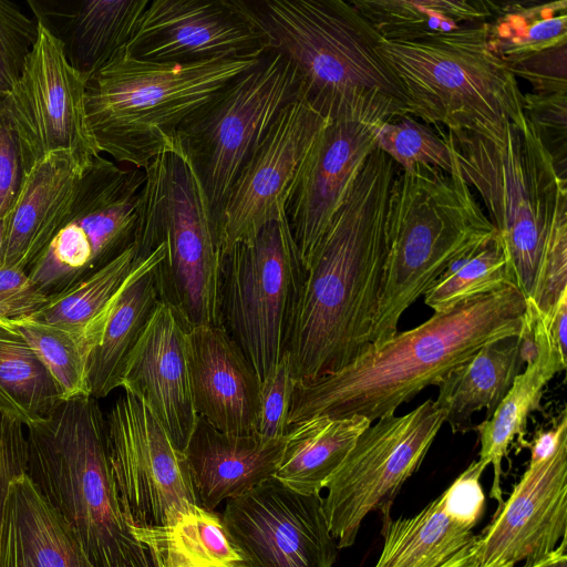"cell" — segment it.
Instances as JSON below:
<instances>
[{
    "label": "cell",
    "mask_w": 567,
    "mask_h": 567,
    "mask_svg": "<svg viewBox=\"0 0 567 567\" xmlns=\"http://www.w3.org/2000/svg\"><path fill=\"white\" fill-rule=\"evenodd\" d=\"M398 169L373 150L306 266L287 350L296 382L337 372L371 347L390 250L388 198Z\"/></svg>",
    "instance_id": "cell-1"
},
{
    "label": "cell",
    "mask_w": 567,
    "mask_h": 567,
    "mask_svg": "<svg viewBox=\"0 0 567 567\" xmlns=\"http://www.w3.org/2000/svg\"><path fill=\"white\" fill-rule=\"evenodd\" d=\"M455 173L475 189L509 257L516 288L548 315L567 289V181L524 118L447 130Z\"/></svg>",
    "instance_id": "cell-2"
},
{
    "label": "cell",
    "mask_w": 567,
    "mask_h": 567,
    "mask_svg": "<svg viewBox=\"0 0 567 567\" xmlns=\"http://www.w3.org/2000/svg\"><path fill=\"white\" fill-rule=\"evenodd\" d=\"M526 299L513 286L464 301L395 333L341 370L296 382L288 424L312 416L360 415L373 422L439 382L483 346L519 336Z\"/></svg>",
    "instance_id": "cell-3"
},
{
    "label": "cell",
    "mask_w": 567,
    "mask_h": 567,
    "mask_svg": "<svg viewBox=\"0 0 567 567\" xmlns=\"http://www.w3.org/2000/svg\"><path fill=\"white\" fill-rule=\"evenodd\" d=\"M268 50L297 72L301 97L329 121L383 124L414 114L401 79L379 52L382 38L343 0L245 1Z\"/></svg>",
    "instance_id": "cell-4"
},
{
    "label": "cell",
    "mask_w": 567,
    "mask_h": 567,
    "mask_svg": "<svg viewBox=\"0 0 567 567\" xmlns=\"http://www.w3.org/2000/svg\"><path fill=\"white\" fill-rule=\"evenodd\" d=\"M25 430L27 474L71 528L93 567H158L120 501L97 400H64Z\"/></svg>",
    "instance_id": "cell-5"
},
{
    "label": "cell",
    "mask_w": 567,
    "mask_h": 567,
    "mask_svg": "<svg viewBox=\"0 0 567 567\" xmlns=\"http://www.w3.org/2000/svg\"><path fill=\"white\" fill-rule=\"evenodd\" d=\"M385 228L390 250L371 347L395 333L403 312L456 260L496 233L458 174L416 164L399 168L389 194Z\"/></svg>",
    "instance_id": "cell-6"
},
{
    "label": "cell",
    "mask_w": 567,
    "mask_h": 567,
    "mask_svg": "<svg viewBox=\"0 0 567 567\" xmlns=\"http://www.w3.org/2000/svg\"><path fill=\"white\" fill-rule=\"evenodd\" d=\"M257 60L159 63L121 48L85 85L86 123L99 152L144 169L177 151L181 123Z\"/></svg>",
    "instance_id": "cell-7"
},
{
    "label": "cell",
    "mask_w": 567,
    "mask_h": 567,
    "mask_svg": "<svg viewBox=\"0 0 567 567\" xmlns=\"http://www.w3.org/2000/svg\"><path fill=\"white\" fill-rule=\"evenodd\" d=\"M144 171L136 256L146 257L163 244L164 256L153 269L159 301L186 331L219 326L221 247L196 178L178 151L159 154Z\"/></svg>",
    "instance_id": "cell-8"
},
{
    "label": "cell",
    "mask_w": 567,
    "mask_h": 567,
    "mask_svg": "<svg viewBox=\"0 0 567 567\" xmlns=\"http://www.w3.org/2000/svg\"><path fill=\"white\" fill-rule=\"evenodd\" d=\"M485 23L412 39H382L378 50L405 86L414 117L451 131L524 121V94L491 50Z\"/></svg>",
    "instance_id": "cell-9"
},
{
    "label": "cell",
    "mask_w": 567,
    "mask_h": 567,
    "mask_svg": "<svg viewBox=\"0 0 567 567\" xmlns=\"http://www.w3.org/2000/svg\"><path fill=\"white\" fill-rule=\"evenodd\" d=\"M299 96L297 72L267 50L178 126L176 148L196 178L219 243L227 197L240 169L279 111Z\"/></svg>",
    "instance_id": "cell-10"
},
{
    "label": "cell",
    "mask_w": 567,
    "mask_h": 567,
    "mask_svg": "<svg viewBox=\"0 0 567 567\" xmlns=\"http://www.w3.org/2000/svg\"><path fill=\"white\" fill-rule=\"evenodd\" d=\"M305 274L286 215L221 251L219 327L260 381L287 354Z\"/></svg>",
    "instance_id": "cell-11"
},
{
    "label": "cell",
    "mask_w": 567,
    "mask_h": 567,
    "mask_svg": "<svg viewBox=\"0 0 567 567\" xmlns=\"http://www.w3.org/2000/svg\"><path fill=\"white\" fill-rule=\"evenodd\" d=\"M445 413L426 400L404 415L370 424L328 481L323 511L338 549L350 547L372 511L388 515L404 482L420 467Z\"/></svg>",
    "instance_id": "cell-12"
},
{
    "label": "cell",
    "mask_w": 567,
    "mask_h": 567,
    "mask_svg": "<svg viewBox=\"0 0 567 567\" xmlns=\"http://www.w3.org/2000/svg\"><path fill=\"white\" fill-rule=\"evenodd\" d=\"M105 429L113 480L135 527L171 526L198 505L183 452L141 399L124 391L109 410Z\"/></svg>",
    "instance_id": "cell-13"
},
{
    "label": "cell",
    "mask_w": 567,
    "mask_h": 567,
    "mask_svg": "<svg viewBox=\"0 0 567 567\" xmlns=\"http://www.w3.org/2000/svg\"><path fill=\"white\" fill-rule=\"evenodd\" d=\"M38 25V39L20 78L2 95L25 173L55 151L101 155L86 123L87 79L70 65L61 42Z\"/></svg>",
    "instance_id": "cell-14"
},
{
    "label": "cell",
    "mask_w": 567,
    "mask_h": 567,
    "mask_svg": "<svg viewBox=\"0 0 567 567\" xmlns=\"http://www.w3.org/2000/svg\"><path fill=\"white\" fill-rule=\"evenodd\" d=\"M221 519L248 567H332L336 561L323 497L298 493L276 477L228 499Z\"/></svg>",
    "instance_id": "cell-15"
},
{
    "label": "cell",
    "mask_w": 567,
    "mask_h": 567,
    "mask_svg": "<svg viewBox=\"0 0 567 567\" xmlns=\"http://www.w3.org/2000/svg\"><path fill=\"white\" fill-rule=\"evenodd\" d=\"M125 49L142 61L187 64L255 60L268 41L243 0H147Z\"/></svg>",
    "instance_id": "cell-16"
},
{
    "label": "cell",
    "mask_w": 567,
    "mask_h": 567,
    "mask_svg": "<svg viewBox=\"0 0 567 567\" xmlns=\"http://www.w3.org/2000/svg\"><path fill=\"white\" fill-rule=\"evenodd\" d=\"M329 122L301 96L279 111L228 194L220 229L221 251L286 215L297 177Z\"/></svg>",
    "instance_id": "cell-17"
},
{
    "label": "cell",
    "mask_w": 567,
    "mask_h": 567,
    "mask_svg": "<svg viewBox=\"0 0 567 567\" xmlns=\"http://www.w3.org/2000/svg\"><path fill=\"white\" fill-rule=\"evenodd\" d=\"M567 530V440L553 455L529 462L492 524L477 536L478 567L536 563L557 548Z\"/></svg>",
    "instance_id": "cell-18"
},
{
    "label": "cell",
    "mask_w": 567,
    "mask_h": 567,
    "mask_svg": "<svg viewBox=\"0 0 567 567\" xmlns=\"http://www.w3.org/2000/svg\"><path fill=\"white\" fill-rule=\"evenodd\" d=\"M381 125L354 120L330 121L313 144L285 206L305 268L353 179L377 147Z\"/></svg>",
    "instance_id": "cell-19"
},
{
    "label": "cell",
    "mask_w": 567,
    "mask_h": 567,
    "mask_svg": "<svg viewBox=\"0 0 567 567\" xmlns=\"http://www.w3.org/2000/svg\"><path fill=\"white\" fill-rule=\"evenodd\" d=\"M186 329L158 302L127 358L121 388L141 399L183 452L197 421L187 361Z\"/></svg>",
    "instance_id": "cell-20"
},
{
    "label": "cell",
    "mask_w": 567,
    "mask_h": 567,
    "mask_svg": "<svg viewBox=\"0 0 567 567\" xmlns=\"http://www.w3.org/2000/svg\"><path fill=\"white\" fill-rule=\"evenodd\" d=\"M186 346L197 416L225 433H255L261 381L239 347L219 326L188 330Z\"/></svg>",
    "instance_id": "cell-21"
},
{
    "label": "cell",
    "mask_w": 567,
    "mask_h": 567,
    "mask_svg": "<svg viewBox=\"0 0 567 567\" xmlns=\"http://www.w3.org/2000/svg\"><path fill=\"white\" fill-rule=\"evenodd\" d=\"M92 158L55 151L24 174L9 210L1 266L28 270L66 219Z\"/></svg>",
    "instance_id": "cell-22"
},
{
    "label": "cell",
    "mask_w": 567,
    "mask_h": 567,
    "mask_svg": "<svg viewBox=\"0 0 567 567\" xmlns=\"http://www.w3.org/2000/svg\"><path fill=\"white\" fill-rule=\"evenodd\" d=\"M284 445L285 439L225 433L197 416L183 454L198 505L214 511L223 501L274 477Z\"/></svg>",
    "instance_id": "cell-23"
},
{
    "label": "cell",
    "mask_w": 567,
    "mask_h": 567,
    "mask_svg": "<svg viewBox=\"0 0 567 567\" xmlns=\"http://www.w3.org/2000/svg\"><path fill=\"white\" fill-rule=\"evenodd\" d=\"M38 24L62 44L70 65L89 79L128 41L147 0H28Z\"/></svg>",
    "instance_id": "cell-24"
},
{
    "label": "cell",
    "mask_w": 567,
    "mask_h": 567,
    "mask_svg": "<svg viewBox=\"0 0 567 567\" xmlns=\"http://www.w3.org/2000/svg\"><path fill=\"white\" fill-rule=\"evenodd\" d=\"M0 567H93L27 473L10 484L0 527Z\"/></svg>",
    "instance_id": "cell-25"
},
{
    "label": "cell",
    "mask_w": 567,
    "mask_h": 567,
    "mask_svg": "<svg viewBox=\"0 0 567 567\" xmlns=\"http://www.w3.org/2000/svg\"><path fill=\"white\" fill-rule=\"evenodd\" d=\"M158 245L137 262L124 282L89 363L91 396L102 399L121 388L128 355L146 328L158 302L153 269L164 256Z\"/></svg>",
    "instance_id": "cell-26"
},
{
    "label": "cell",
    "mask_w": 567,
    "mask_h": 567,
    "mask_svg": "<svg viewBox=\"0 0 567 567\" xmlns=\"http://www.w3.org/2000/svg\"><path fill=\"white\" fill-rule=\"evenodd\" d=\"M523 363L519 336H512L483 346L452 369L439 382V395L433 402L445 413L453 432L467 429L472 415L482 409H487L488 419Z\"/></svg>",
    "instance_id": "cell-27"
},
{
    "label": "cell",
    "mask_w": 567,
    "mask_h": 567,
    "mask_svg": "<svg viewBox=\"0 0 567 567\" xmlns=\"http://www.w3.org/2000/svg\"><path fill=\"white\" fill-rule=\"evenodd\" d=\"M371 423L360 415H318L292 424L274 477L298 493L320 494Z\"/></svg>",
    "instance_id": "cell-28"
},
{
    "label": "cell",
    "mask_w": 567,
    "mask_h": 567,
    "mask_svg": "<svg viewBox=\"0 0 567 567\" xmlns=\"http://www.w3.org/2000/svg\"><path fill=\"white\" fill-rule=\"evenodd\" d=\"M473 528L450 513L441 494L416 515L386 525L374 567H441L476 538Z\"/></svg>",
    "instance_id": "cell-29"
},
{
    "label": "cell",
    "mask_w": 567,
    "mask_h": 567,
    "mask_svg": "<svg viewBox=\"0 0 567 567\" xmlns=\"http://www.w3.org/2000/svg\"><path fill=\"white\" fill-rule=\"evenodd\" d=\"M383 40L452 32L489 21L497 2L484 0H352Z\"/></svg>",
    "instance_id": "cell-30"
},
{
    "label": "cell",
    "mask_w": 567,
    "mask_h": 567,
    "mask_svg": "<svg viewBox=\"0 0 567 567\" xmlns=\"http://www.w3.org/2000/svg\"><path fill=\"white\" fill-rule=\"evenodd\" d=\"M134 532L152 549L158 567H219L243 560L221 517L199 505H194L171 526H134Z\"/></svg>",
    "instance_id": "cell-31"
},
{
    "label": "cell",
    "mask_w": 567,
    "mask_h": 567,
    "mask_svg": "<svg viewBox=\"0 0 567 567\" xmlns=\"http://www.w3.org/2000/svg\"><path fill=\"white\" fill-rule=\"evenodd\" d=\"M563 369L554 361L535 355L526 362L511 389L495 408L491 416L476 426L481 450L478 461L493 466V484L489 496L503 504L501 488L502 461L516 435L526 430L528 414L538 405L543 390Z\"/></svg>",
    "instance_id": "cell-32"
},
{
    "label": "cell",
    "mask_w": 567,
    "mask_h": 567,
    "mask_svg": "<svg viewBox=\"0 0 567 567\" xmlns=\"http://www.w3.org/2000/svg\"><path fill=\"white\" fill-rule=\"evenodd\" d=\"M136 262L133 245L66 290L50 297L49 302L30 318L78 334L103 331Z\"/></svg>",
    "instance_id": "cell-33"
},
{
    "label": "cell",
    "mask_w": 567,
    "mask_h": 567,
    "mask_svg": "<svg viewBox=\"0 0 567 567\" xmlns=\"http://www.w3.org/2000/svg\"><path fill=\"white\" fill-rule=\"evenodd\" d=\"M61 402L54 380L27 341L0 327V410L27 427Z\"/></svg>",
    "instance_id": "cell-34"
},
{
    "label": "cell",
    "mask_w": 567,
    "mask_h": 567,
    "mask_svg": "<svg viewBox=\"0 0 567 567\" xmlns=\"http://www.w3.org/2000/svg\"><path fill=\"white\" fill-rule=\"evenodd\" d=\"M485 24L488 45L504 62L567 45V1L497 2Z\"/></svg>",
    "instance_id": "cell-35"
},
{
    "label": "cell",
    "mask_w": 567,
    "mask_h": 567,
    "mask_svg": "<svg viewBox=\"0 0 567 567\" xmlns=\"http://www.w3.org/2000/svg\"><path fill=\"white\" fill-rule=\"evenodd\" d=\"M54 380L62 401L91 395L89 363L103 331L78 334L56 326L25 318L13 321Z\"/></svg>",
    "instance_id": "cell-36"
},
{
    "label": "cell",
    "mask_w": 567,
    "mask_h": 567,
    "mask_svg": "<svg viewBox=\"0 0 567 567\" xmlns=\"http://www.w3.org/2000/svg\"><path fill=\"white\" fill-rule=\"evenodd\" d=\"M515 286L509 257L497 234L484 245L453 262L425 293L424 302L434 312Z\"/></svg>",
    "instance_id": "cell-37"
},
{
    "label": "cell",
    "mask_w": 567,
    "mask_h": 567,
    "mask_svg": "<svg viewBox=\"0 0 567 567\" xmlns=\"http://www.w3.org/2000/svg\"><path fill=\"white\" fill-rule=\"evenodd\" d=\"M27 272L40 291L55 296L93 272V252L81 228L68 218Z\"/></svg>",
    "instance_id": "cell-38"
},
{
    "label": "cell",
    "mask_w": 567,
    "mask_h": 567,
    "mask_svg": "<svg viewBox=\"0 0 567 567\" xmlns=\"http://www.w3.org/2000/svg\"><path fill=\"white\" fill-rule=\"evenodd\" d=\"M377 146L401 169L416 164L437 167L452 175L455 173L453 155L445 133H436L412 115H402L383 123L377 136Z\"/></svg>",
    "instance_id": "cell-39"
},
{
    "label": "cell",
    "mask_w": 567,
    "mask_h": 567,
    "mask_svg": "<svg viewBox=\"0 0 567 567\" xmlns=\"http://www.w3.org/2000/svg\"><path fill=\"white\" fill-rule=\"evenodd\" d=\"M37 20L9 0H0V95L9 93L20 78L38 39Z\"/></svg>",
    "instance_id": "cell-40"
},
{
    "label": "cell",
    "mask_w": 567,
    "mask_h": 567,
    "mask_svg": "<svg viewBox=\"0 0 567 567\" xmlns=\"http://www.w3.org/2000/svg\"><path fill=\"white\" fill-rule=\"evenodd\" d=\"M523 111L566 177L567 93H525Z\"/></svg>",
    "instance_id": "cell-41"
},
{
    "label": "cell",
    "mask_w": 567,
    "mask_h": 567,
    "mask_svg": "<svg viewBox=\"0 0 567 567\" xmlns=\"http://www.w3.org/2000/svg\"><path fill=\"white\" fill-rule=\"evenodd\" d=\"M296 380L289 365L288 354L276 369L261 381L259 413L255 433L264 440L285 439L290 426L288 415Z\"/></svg>",
    "instance_id": "cell-42"
},
{
    "label": "cell",
    "mask_w": 567,
    "mask_h": 567,
    "mask_svg": "<svg viewBox=\"0 0 567 567\" xmlns=\"http://www.w3.org/2000/svg\"><path fill=\"white\" fill-rule=\"evenodd\" d=\"M505 63L515 78L529 82L536 93H567V45Z\"/></svg>",
    "instance_id": "cell-43"
},
{
    "label": "cell",
    "mask_w": 567,
    "mask_h": 567,
    "mask_svg": "<svg viewBox=\"0 0 567 567\" xmlns=\"http://www.w3.org/2000/svg\"><path fill=\"white\" fill-rule=\"evenodd\" d=\"M49 297L38 289L25 270L0 266V317L17 321L39 312Z\"/></svg>",
    "instance_id": "cell-44"
},
{
    "label": "cell",
    "mask_w": 567,
    "mask_h": 567,
    "mask_svg": "<svg viewBox=\"0 0 567 567\" xmlns=\"http://www.w3.org/2000/svg\"><path fill=\"white\" fill-rule=\"evenodd\" d=\"M27 473V430L0 410V527L11 482Z\"/></svg>",
    "instance_id": "cell-45"
},
{
    "label": "cell",
    "mask_w": 567,
    "mask_h": 567,
    "mask_svg": "<svg viewBox=\"0 0 567 567\" xmlns=\"http://www.w3.org/2000/svg\"><path fill=\"white\" fill-rule=\"evenodd\" d=\"M24 174L20 144L0 95V216L14 204Z\"/></svg>",
    "instance_id": "cell-46"
},
{
    "label": "cell",
    "mask_w": 567,
    "mask_h": 567,
    "mask_svg": "<svg viewBox=\"0 0 567 567\" xmlns=\"http://www.w3.org/2000/svg\"><path fill=\"white\" fill-rule=\"evenodd\" d=\"M485 468L486 466L478 460L472 462L442 493L450 513L473 527L484 509L485 496L480 480Z\"/></svg>",
    "instance_id": "cell-47"
},
{
    "label": "cell",
    "mask_w": 567,
    "mask_h": 567,
    "mask_svg": "<svg viewBox=\"0 0 567 567\" xmlns=\"http://www.w3.org/2000/svg\"><path fill=\"white\" fill-rule=\"evenodd\" d=\"M565 440H567V419L564 412L553 429L537 434L532 444L529 462H539L549 457Z\"/></svg>",
    "instance_id": "cell-48"
},
{
    "label": "cell",
    "mask_w": 567,
    "mask_h": 567,
    "mask_svg": "<svg viewBox=\"0 0 567 567\" xmlns=\"http://www.w3.org/2000/svg\"><path fill=\"white\" fill-rule=\"evenodd\" d=\"M545 317L548 332L555 348L563 357H566L567 289L561 293L550 313L545 315Z\"/></svg>",
    "instance_id": "cell-49"
},
{
    "label": "cell",
    "mask_w": 567,
    "mask_h": 567,
    "mask_svg": "<svg viewBox=\"0 0 567 567\" xmlns=\"http://www.w3.org/2000/svg\"><path fill=\"white\" fill-rule=\"evenodd\" d=\"M476 539L477 536L468 546L441 567H478L476 557Z\"/></svg>",
    "instance_id": "cell-50"
},
{
    "label": "cell",
    "mask_w": 567,
    "mask_h": 567,
    "mask_svg": "<svg viewBox=\"0 0 567 567\" xmlns=\"http://www.w3.org/2000/svg\"><path fill=\"white\" fill-rule=\"evenodd\" d=\"M529 565L530 567H567L566 538L550 554Z\"/></svg>",
    "instance_id": "cell-51"
},
{
    "label": "cell",
    "mask_w": 567,
    "mask_h": 567,
    "mask_svg": "<svg viewBox=\"0 0 567 567\" xmlns=\"http://www.w3.org/2000/svg\"><path fill=\"white\" fill-rule=\"evenodd\" d=\"M9 212L0 216V266L2 264Z\"/></svg>",
    "instance_id": "cell-52"
},
{
    "label": "cell",
    "mask_w": 567,
    "mask_h": 567,
    "mask_svg": "<svg viewBox=\"0 0 567 567\" xmlns=\"http://www.w3.org/2000/svg\"><path fill=\"white\" fill-rule=\"evenodd\" d=\"M13 324H14L13 321H9V320L0 317V327H2L4 329L13 330Z\"/></svg>",
    "instance_id": "cell-53"
},
{
    "label": "cell",
    "mask_w": 567,
    "mask_h": 567,
    "mask_svg": "<svg viewBox=\"0 0 567 567\" xmlns=\"http://www.w3.org/2000/svg\"><path fill=\"white\" fill-rule=\"evenodd\" d=\"M219 567H248V566L243 560H240V561H235L229 565H224V566H219Z\"/></svg>",
    "instance_id": "cell-54"
},
{
    "label": "cell",
    "mask_w": 567,
    "mask_h": 567,
    "mask_svg": "<svg viewBox=\"0 0 567 567\" xmlns=\"http://www.w3.org/2000/svg\"><path fill=\"white\" fill-rule=\"evenodd\" d=\"M523 567H530V565H523Z\"/></svg>",
    "instance_id": "cell-55"
}]
</instances>
